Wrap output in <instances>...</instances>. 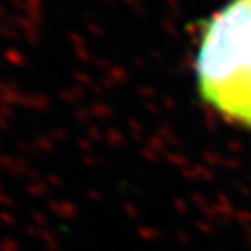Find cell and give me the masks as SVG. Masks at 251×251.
I'll return each mask as SVG.
<instances>
[{
    "label": "cell",
    "instance_id": "cell-1",
    "mask_svg": "<svg viewBox=\"0 0 251 251\" xmlns=\"http://www.w3.org/2000/svg\"><path fill=\"white\" fill-rule=\"evenodd\" d=\"M196 73L203 100L251 130V0H229L208 19Z\"/></svg>",
    "mask_w": 251,
    "mask_h": 251
}]
</instances>
